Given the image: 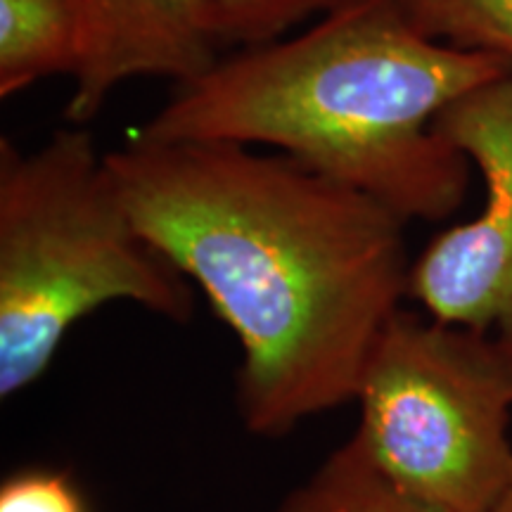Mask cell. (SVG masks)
Instances as JSON below:
<instances>
[{
  "label": "cell",
  "instance_id": "obj_12",
  "mask_svg": "<svg viewBox=\"0 0 512 512\" xmlns=\"http://www.w3.org/2000/svg\"><path fill=\"white\" fill-rule=\"evenodd\" d=\"M491 512H512V477H510L508 486H505L501 498H498L494 508H491Z\"/></svg>",
  "mask_w": 512,
  "mask_h": 512
},
{
  "label": "cell",
  "instance_id": "obj_1",
  "mask_svg": "<svg viewBox=\"0 0 512 512\" xmlns=\"http://www.w3.org/2000/svg\"><path fill=\"white\" fill-rule=\"evenodd\" d=\"M105 159L140 233L238 337L247 432L283 439L356 401L370 349L408 297V223L247 145L133 138Z\"/></svg>",
  "mask_w": 512,
  "mask_h": 512
},
{
  "label": "cell",
  "instance_id": "obj_11",
  "mask_svg": "<svg viewBox=\"0 0 512 512\" xmlns=\"http://www.w3.org/2000/svg\"><path fill=\"white\" fill-rule=\"evenodd\" d=\"M0 512H88L69 475L53 470L15 472L0 486Z\"/></svg>",
  "mask_w": 512,
  "mask_h": 512
},
{
  "label": "cell",
  "instance_id": "obj_10",
  "mask_svg": "<svg viewBox=\"0 0 512 512\" xmlns=\"http://www.w3.org/2000/svg\"><path fill=\"white\" fill-rule=\"evenodd\" d=\"M223 48H252L285 38L313 15L323 17L344 0H207Z\"/></svg>",
  "mask_w": 512,
  "mask_h": 512
},
{
  "label": "cell",
  "instance_id": "obj_2",
  "mask_svg": "<svg viewBox=\"0 0 512 512\" xmlns=\"http://www.w3.org/2000/svg\"><path fill=\"white\" fill-rule=\"evenodd\" d=\"M512 62L430 41L394 0H344L304 34L238 48L181 83L140 128L150 143L273 147L411 221H444L472 164L434 131Z\"/></svg>",
  "mask_w": 512,
  "mask_h": 512
},
{
  "label": "cell",
  "instance_id": "obj_8",
  "mask_svg": "<svg viewBox=\"0 0 512 512\" xmlns=\"http://www.w3.org/2000/svg\"><path fill=\"white\" fill-rule=\"evenodd\" d=\"M275 512H439L377 470L356 434L337 446Z\"/></svg>",
  "mask_w": 512,
  "mask_h": 512
},
{
  "label": "cell",
  "instance_id": "obj_5",
  "mask_svg": "<svg viewBox=\"0 0 512 512\" xmlns=\"http://www.w3.org/2000/svg\"><path fill=\"white\" fill-rule=\"evenodd\" d=\"M434 131L484 178V207L439 233L411 264L408 297L427 316L501 337L512 347V74L439 112Z\"/></svg>",
  "mask_w": 512,
  "mask_h": 512
},
{
  "label": "cell",
  "instance_id": "obj_4",
  "mask_svg": "<svg viewBox=\"0 0 512 512\" xmlns=\"http://www.w3.org/2000/svg\"><path fill=\"white\" fill-rule=\"evenodd\" d=\"M356 439L389 482L439 512H491L512 477V347L399 309L358 382Z\"/></svg>",
  "mask_w": 512,
  "mask_h": 512
},
{
  "label": "cell",
  "instance_id": "obj_3",
  "mask_svg": "<svg viewBox=\"0 0 512 512\" xmlns=\"http://www.w3.org/2000/svg\"><path fill=\"white\" fill-rule=\"evenodd\" d=\"M114 302L188 323L195 292L138 230L91 133L60 128L31 152L0 138V396L41 380L67 332Z\"/></svg>",
  "mask_w": 512,
  "mask_h": 512
},
{
  "label": "cell",
  "instance_id": "obj_6",
  "mask_svg": "<svg viewBox=\"0 0 512 512\" xmlns=\"http://www.w3.org/2000/svg\"><path fill=\"white\" fill-rule=\"evenodd\" d=\"M88 55L64 107L69 124L98 117L133 79H200L221 60V36L207 0H83Z\"/></svg>",
  "mask_w": 512,
  "mask_h": 512
},
{
  "label": "cell",
  "instance_id": "obj_9",
  "mask_svg": "<svg viewBox=\"0 0 512 512\" xmlns=\"http://www.w3.org/2000/svg\"><path fill=\"white\" fill-rule=\"evenodd\" d=\"M430 41L512 62V0H394Z\"/></svg>",
  "mask_w": 512,
  "mask_h": 512
},
{
  "label": "cell",
  "instance_id": "obj_7",
  "mask_svg": "<svg viewBox=\"0 0 512 512\" xmlns=\"http://www.w3.org/2000/svg\"><path fill=\"white\" fill-rule=\"evenodd\" d=\"M86 55L83 0H0V98L50 76L76 79Z\"/></svg>",
  "mask_w": 512,
  "mask_h": 512
}]
</instances>
